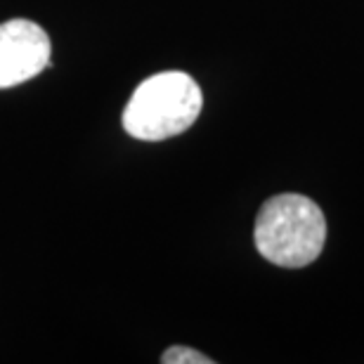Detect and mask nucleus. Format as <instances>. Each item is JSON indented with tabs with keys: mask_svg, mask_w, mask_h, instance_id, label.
I'll return each instance as SVG.
<instances>
[{
	"mask_svg": "<svg viewBox=\"0 0 364 364\" xmlns=\"http://www.w3.org/2000/svg\"><path fill=\"white\" fill-rule=\"evenodd\" d=\"M253 242L272 265L305 267L315 263L326 242L322 208L303 194H277L258 210Z\"/></svg>",
	"mask_w": 364,
	"mask_h": 364,
	"instance_id": "1",
	"label": "nucleus"
},
{
	"mask_svg": "<svg viewBox=\"0 0 364 364\" xmlns=\"http://www.w3.org/2000/svg\"><path fill=\"white\" fill-rule=\"evenodd\" d=\"M203 107L199 83L185 71H161L135 88L123 109V128L142 142H161L192 128Z\"/></svg>",
	"mask_w": 364,
	"mask_h": 364,
	"instance_id": "2",
	"label": "nucleus"
},
{
	"mask_svg": "<svg viewBox=\"0 0 364 364\" xmlns=\"http://www.w3.org/2000/svg\"><path fill=\"white\" fill-rule=\"evenodd\" d=\"M50 38L31 19L0 24V90L31 81L50 67Z\"/></svg>",
	"mask_w": 364,
	"mask_h": 364,
	"instance_id": "3",
	"label": "nucleus"
},
{
	"mask_svg": "<svg viewBox=\"0 0 364 364\" xmlns=\"http://www.w3.org/2000/svg\"><path fill=\"white\" fill-rule=\"evenodd\" d=\"M164 364H213V360L208 355H203L199 350H192V348L185 346H173L161 355Z\"/></svg>",
	"mask_w": 364,
	"mask_h": 364,
	"instance_id": "4",
	"label": "nucleus"
}]
</instances>
